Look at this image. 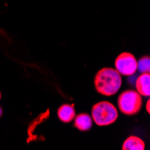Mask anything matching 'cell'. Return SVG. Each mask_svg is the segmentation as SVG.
<instances>
[{
	"instance_id": "cell-1",
	"label": "cell",
	"mask_w": 150,
	"mask_h": 150,
	"mask_svg": "<svg viewBox=\"0 0 150 150\" xmlns=\"http://www.w3.org/2000/svg\"><path fill=\"white\" fill-rule=\"evenodd\" d=\"M121 84L120 74L112 67H103L97 72L94 77L95 89L104 96L114 95L120 90Z\"/></svg>"
},
{
	"instance_id": "cell-2",
	"label": "cell",
	"mask_w": 150,
	"mask_h": 150,
	"mask_svg": "<svg viewBox=\"0 0 150 150\" xmlns=\"http://www.w3.org/2000/svg\"><path fill=\"white\" fill-rule=\"evenodd\" d=\"M119 116L116 107L107 101L95 103L92 108V119L98 126H108L117 120Z\"/></svg>"
},
{
	"instance_id": "cell-3",
	"label": "cell",
	"mask_w": 150,
	"mask_h": 150,
	"mask_svg": "<svg viewBox=\"0 0 150 150\" xmlns=\"http://www.w3.org/2000/svg\"><path fill=\"white\" fill-rule=\"evenodd\" d=\"M118 106L120 111L126 115H135L139 112L142 106L141 95L133 90H126L122 92L118 99Z\"/></svg>"
},
{
	"instance_id": "cell-4",
	"label": "cell",
	"mask_w": 150,
	"mask_h": 150,
	"mask_svg": "<svg viewBox=\"0 0 150 150\" xmlns=\"http://www.w3.org/2000/svg\"><path fill=\"white\" fill-rule=\"evenodd\" d=\"M115 69L123 76H132L138 70V60L129 52L120 54L115 59Z\"/></svg>"
},
{
	"instance_id": "cell-5",
	"label": "cell",
	"mask_w": 150,
	"mask_h": 150,
	"mask_svg": "<svg viewBox=\"0 0 150 150\" xmlns=\"http://www.w3.org/2000/svg\"><path fill=\"white\" fill-rule=\"evenodd\" d=\"M137 92L143 96H149L150 94V75L149 73H142L136 81Z\"/></svg>"
},
{
	"instance_id": "cell-6",
	"label": "cell",
	"mask_w": 150,
	"mask_h": 150,
	"mask_svg": "<svg viewBox=\"0 0 150 150\" xmlns=\"http://www.w3.org/2000/svg\"><path fill=\"white\" fill-rule=\"evenodd\" d=\"M76 116V111L74 105L72 104H62L58 110L59 119L65 123H69L72 121Z\"/></svg>"
},
{
	"instance_id": "cell-7",
	"label": "cell",
	"mask_w": 150,
	"mask_h": 150,
	"mask_svg": "<svg viewBox=\"0 0 150 150\" xmlns=\"http://www.w3.org/2000/svg\"><path fill=\"white\" fill-rule=\"evenodd\" d=\"M75 127L81 130L86 131L89 130L93 124V119L87 113H80L77 116H75Z\"/></svg>"
},
{
	"instance_id": "cell-8",
	"label": "cell",
	"mask_w": 150,
	"mask_h": 150,
	"mask_svg": "<svg viewBox=\"0 0 150 150\" xmlns=\"http://www.w3.org/2000/svg\"><path fill=\"white\" fill-rule=\"evenodd\" d=\"M145 142L139 137L130 136L122 145V150H144Z\"/></svg>"
},
{
	"instance_id": "cell-9",
	"label": "cell",
	"mask_w": 150,
	"mask_h": 150,
	"mask_svg": "<svg viewBox=\"0 0 150 150\" xmlns=\"http://www.w3.org/2000/svg\"><path fill=\"white\" fill-rule=\"evenodd\" d=\"M138 69L141 73H149V71H150V59L148 56L142 57L138 61Z\"/></svg>"
},
{
	"instance_id": "cell-10",
	"label": "cell",
	"mask_w": 150,
	"mask_h": 150,
	"mask_svg": "<svg viewBox=\"0 0 150 150\" xmlns=\"http://www.w3.org/2000/svg\"><path fill=\"white\" fill-rule=\"evenodd\" d=\"M149 104H150V101L149 100H147V102H146V112H150V109H149Z\"/></svg>"
},
{
	"instance_id": "cell-11",
	"label": "cell",
	"mask_w": 150,
	"mask_h": 150,
	"mask_svg": "<svg viewBox=\"0 0 150 150\" xmlns=\"http://www.w3.org/2000/svg\"><path fill=\"white\" fill-rule=\"evenodd\" d=\"M2 115V109H1V107H0V116Z\"/></svg>"
},
{
	"instance_id": "cell-12",
	"label": "cell",
	"mask_w": 150,
	"mask_h": 150,
	"mask_svg": "<svg viewBox=\"0 0 150 150\" xmlns=\"http://www.w3.org/2000/svg\"><path fill=\"white\" fill-rule=\"evenodd\" d=\"M0 100H1V93H0Z\"/></svg>"
}]
</instances>
